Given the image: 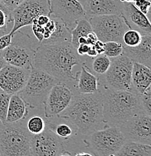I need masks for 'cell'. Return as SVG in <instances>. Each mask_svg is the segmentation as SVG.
<instances>
[{"label": "cell", "mask_w": 151, "mask_h": 156, "mask_svg": "<svg viewBox=\"0 0 151 156\" xmlns=\"http://www.w3.org/2000/svg\"><path fill=\"white\" fill-rule=\"evenodd\" d=\"M86 63L71 43L39 44L35 50L33 67L42 70L61 82L77 81L73 68Z\"/></svg>", "instance_id": "obj_1"}, {"label": "cell", "mask_w": 151, "mask_h": 156, "mask_svg": "<svg viewBox=\"0 0 151 156\" xmlns=\"http://www.w3.org/2000/svg\"><path fill=\"white\" fill-rule=\"evenodd\" d=\"M56 116L75 126L85 136L101 129L104 124L102 92L74 95L69 106Z\"/></svg>", "instance_id": "obj_2"}, {"label": "cell", "mask_w": 151, "mask_h": 156, "mask_svg": "<svg viewBox=\"0 0 151 156\" xmlns=\"http://www.w3.org/2000/svg\"><path fill=\"white\" fill-rule=\"evenodd\" d=\"M102 95V113L105 126L119 127L133 116L144 111L138 95L132 91L105 89Z\"/></svg>", "instance_id": "obj_3"}, {"label": "cell", "mask_w": 151, "mask_h": 156, "mask_svg": "<svg viewBox=\"0 0 151 156\" xmlns=\"http://www.w3.org/2000/svg\"><path fill=\"white\" fill-rule=\"evenodd\" d=\"M32 136L23 121L6 123L0 130V155L31 156Z\"/></svg>", "instance_id": "obj_4"}, {"label": "cell", "mask_w": 151, "mask_h": 156, "mask_svg": "<svg viewBox=\"0 0 151 156\" xmlns=\"http://www.w3.org/2000/svg\"><path fill=\"white\" fill-rule=\"evenodd\" d=\"M61 82L42 70L33 67L31 69L25 87L18 93L29 108L42 106L50 89Z\"/></svg>", "instance_id": "obj_5"}, {"label": "cell", "mask_w": 151, "mask_h": 156, "mask_svg": "<svg viewBox=\"0 0 151 156\" xmlns=\"http://www.w3.org/2000/svg\"><path fill=\"white\" fill-rule=\"evenodd\" d=\"M38 46L34 45L28 35L18 30L13 34L11 44L1 51L2 56L7 64L31 70Z\"/></svg>", "instance_id": "obj_6"}, {"label": "cell", "mask_w": 151, "mask_h": 156, "mask_svg": "<svg viewBox=\"0 0 151 156\" xmlns=\"http://www.w3.org/2000/svg\"><path fill=\"white\" fill-rule=\"evenodd\" d=\"M126 141L118 127L105 126L87 135L84 142L95 156L115 155Z\"/></svg>", "instance_id": "obj_7"}, {"label": "cell", "mask_w": 151, "mask_h": 156, "mask_svg": "<svg viewBox=\"0 0 151 156\" xmlns=\"http://www.w3.org/2000/svg\"><path fill=\"white\" fill-rule=\"evenodd\" d=\"M133 62L125 55L111 58V66L103 78L105 89L117 91H131V71Z\"/></svg>", "instance_id": "obj_8"}, {"label": "cell", "mask_w": 151, "mask_h": 156, "mask_svg": "<svg viewBox=\"0 0 151 156\" xmlns=\"http://www.w3.org/2000/svg\"><path fill=\"white\" fill-rule=\"evenodd\" d=\"M92 31L102 42L117 41L123 44V36L129 29L122 15L110 14L88 18Z\"/></svg>", "instance_id": "obj_9"}, {"label": "cell", "mask_w": 151, "mask_h": 156, "mask_svg": "<svg viewBox=\"0 0 151 156\" xmlns=\"http://www.w3.org/2000/svg\"><path fill=\"white\" fill-rule=\"evenodd\" d=\"M11 13L13 27L9 32L13 35L23 27L32 25L41 15L51 16L50 0H24Z\"/></svg>", "instance_id": "obj_10"}, {"label": "cell", "mask_w": 151, "mask_h": 156, "mask_svg": "<svg viewBox=\"0 0 151 156\" xmlns=\"http://www.w3.org/2000/svg\"><path fill=\"white\" fill-rule=\"evenodd\" d=\"M118 128L127 141L151 144V118L145 111L133 116Z\"/></svg>", "instance_id": "obj_11"}, {"label": "cell", "mask_w": 151, "mask_h": 156, "mask_svg": "<svg viewBox=\"0 0 151 156\" xmlns=\"http://www.w3.org/2000/svg\"><path fill=\"white\" fill-rule=\"evenodd\" d=\"M74 93L67 83L59 82L50 89L44 102V112L46 118L51 119L64 111L72 100Z\"/></svg>", "instance_id": "obj_12"}, {"label": "cell", "mask_w": 151, "mask_h": 156, "mask_svg": "<svg viewBox=\"0 0 151 156\" xmlns=\"http://www.w3.org/2000/svg\"><path fill=\"white\" fill-rule=\"evenodd\" d=\"M51 15L72 29L81 19H88L79 0H50Z\"/></svg>", "instance_id": "obj_13"}, {"label": "cell", "mask_w": 151, "mask_h": 156, "mask_svg": "<svg viewBox=\"0 0 151 156\" xmlns=\"http://www.w3.org/2000/svg\"><path fill=\"white\" fill-rule=\"evenodd\" d=\"M63 151L65 147L62 138L48 128L32 136L31 156H58Z\"/></svg>", "instance_id": "obj_14"}, {"label": "cell", "mask_w": 151, "mask_h": 156, "mask_svg": "<svg viewBox=\"0 0 151 156\" xmlns=\"http://www.w3.org/2000/svg\"><path fill=\"white\" fill-rule=\"evenodd\" d=\"M30 71L6 64L0 70V89L9 95L18 94L25 87Z\"/></svg>", "instance_id": "obj_15"}, {"label": "cell", "mask_w": 151, "mask_h": 156, "mask_svg": "<svg viewBox=\"0 0 151 156\" xmlns=\"http://www.w3.org/2000/svg\"><path fill=\"white\" fill-rule=\"evenodd\" d=\"M121 15L129 29L138 31L142 35H151L148 17L136 9L132 2H123Z\"/></svg>", "instance_id": "obj_16"}, {"label": "cell", "mask_w": 151, "mask_h": 156, "mask_svg": "<svg viewBox=\"0 0 151 156\" xmlns=\"http://www.w3.org/2000/svg\"><path fill=\"white\" fill-rule=\"evenodd\" d=\"M87 17L117 14L121 15L123 2L120 0H79Z\"/></svg>", "instance_id": "obj_17"}, {"label": "cell", "mask_w": 151, "mask_h": 156, "mask_svg": "<svg viewBox=\"0 0 151 156\" xmlns=\"http://www.w3.org/2000/svg\"><path fill=\"white\" fill-rule=\"evenodd\" d=\"M123 54L134 62L151 67V35H142L141 43L135 47L123 45Z\"/></svg>", "instance_id": "obj_18"}, {"label": "cell", "mask_w": 151, "mask_h": 156, "mask_svg": "<svg viewBox=\"0 0 151 156\" xmlns=\"http://www.w3.org/2000/svg\"><path fill=\"white\" fill-rule=\"evenodd\" d=\"M150 68L133 62L131 71V91L137 95H141L147 88L150 87Z\"/></svg>", "instance_id": "obj_19"}, {"label": "cell", "mask_w": 151, "mask_h": 156, "mask_svg": "<svg viewBox=\"0 0 151 156\" xmlns=\"http://www.w3.org/2000/svg\"><path fill=\"white\" fill-rule=\"evenodd\" d=\"M28 106L23 99L18 94L11 95L6 117V123H16L23 121L28 116Z\"/></svg>", "instance_id": "obj_20"}, {"label": "cell", "mask_w": 151, "mask_h": 156, "mask_svg": "<svg viewBox=\"0 0 151 156\" xmlns=\"http://www.w3.org/2000/svg\"><path fill=\"white\" fill-rule=\"evenodd\" d=\"M77 92L79 93L90 94L99 92V77L90 72L86 63L81 66L77 72Z\"/></svg>", "instance_id": "obj_21"}, {"label": "cell", "mask_w": 151, "mask_h": 156, "mask_svg": "<svg viewBox=\"0 0 151 156\" xmlns=\"http://www.w3.org/2000/svg\"><path fill=\"white\" fill-rule=\"evenodd\" d=\"M56 22V28L50 37L47 40H44L40 44H54L71 43V29H69L59 19L54 17Z\"/></svg>", "instance_id": "obj_22"}, {"label": "cell", "mask_w": 151, "mask_h": 156, "mask_svg": "<svg viewBox=\"0 0 151 156\" xmlns=\"http://www.w3.org/2000/svg\"><path fill=\"white\" fill-rule=\"evenodd\" d=\"M115 156H151L150 145L126 140Z\"/></svg>", "instance_id": "obj_23"}, {"label": "cell", "mask_w": 151, "mask_h": 156, "mask_svg": "<svg viewBox=\"0 0 151 156\" xmlns=\"http://www.w3.org/2000/svg\"><path fill=\"white\" fill-rule=\"evenodd\" d=\"M92 31V27H91L88 19H81L77 21V24L71 30V42L74 48H77L78 46L77 41L81 37H87V35Z\"/></svg>", "instance_id": "obj_24"}, {"label": "cell", "mask_w": 151, "mask_h": 156, "mask_svg": "<svg viewBox=\"0 0 151 156\" xmlns=\"http://www.w3.org/2000/svg\"><path fill=\"white\" fill-rule=\"evenodd\" d=\"M111 66V58L105 56L104 53L97 55L95 57L93 58V61L92 62V70L95 73L103 75L107 72V71Z\"/></svg>", "instance_id": "obj_25"}, {"label": "cell", "mask_w": 151, "mask_h": 156, "mask_svg": "<svg viewBox=\"0 0 151 156\" xmlns=\"http://www.w3.org/2000/svg\"><path fill=\"white\" fill-rule=\"evenodd\" d=\"M47 125L49 129L60 138L66 139L73 134L72 128L67 123H55L54 122H48Z\"/></svg>", "instance_id": "obj_26"}, {"label": "cell", "mask_w": 151, "mask_h": 156, "mask_svg": "<svg viewBox=\"0 0 151 156\" xmlns=\"http://www.w3.org/2000/svg\"><path fill=\"white\" fill-rule=\"evenodd\" d=\"M26 127L31 134L36 135L45 131L46 128V123L41 116H34L29 119Z\"/></svg>", "instance_id": "obj_27"}, {"label": "cell", "mask_w": 151, "mask_h": 156, "mask_svg": "<svg viewBox=\"0 0 151 156\" xmlns=\"http://www.w3.org/2000/svg\"><path fill=\"white\" fill-rule=\"evenodd\" d=\"M142 35L133 29H128L123 36V45L126 47H135L141 43Z\"/></svg>", "instance_id": "obj_28"}, {"label": "cell", "mask_w": 151, "mask_h": 156, "mask_svg": "<svg viewBox=\"0 0 151 156\" xmlns=\"http://www.w3.org/2000/svg\"><path fill=\"white\" fill-rule=\"evenodd\" d=\"M123 44L117 41L105 42L104 54L108 58H115L123 54Z\"/></svg>", "instance_id": "obj_29"}, {"label": "cell", "mask_w": 151, "mask_h": 156, "mask_svg": "<svg viewBox=\"0 0 151 156\" xmlns=\"http://www.w3.org/2000/svg\"><path fill=\"white\" fill-rule=\"evenodd\" d=\"M11 95L0 89V120L4 125L6 123V117Z\"/></svg>", "instance_id": "obj_30"}, {"label": "cell", "mask_w": 151, "mask_h": 156, "mask_svg": "<svg viewBox=\"0 0 151 156\" xmlns=\"http://www.w3.org/2000/svg\"><path fill=\"white\" fill-rule=\"evenodd\" d=\"M10 23H13L11 11L0 2V29L8 27Z\"/></svg>", "instance_id": "obj_31"}, {"label": "cell", "mask_w": 151, "mask_h": 156, "mask_svg": "<svg viewBox=\"0 0 151 156\" xmlns=\"http://www.w3.org/2000/svg\"><path fill=\"white\" fill-rule=\"evenodd\" d=\"M139 99L144 111L149 115L151 114V88L149 87L141 95H138Z\"/></svg>", "instance_id": "obj_32"}, {"label": "cell", "mask_w": 151, "mask_h": 156, "mask_svg": "<svg viewBox=\"0 0 151 156\" xmlns=\"http://www.w3.org/2000/svg\"><path fill=\"white\" fill-rule=\"evenodd\" d=\"M132 3L135 6L136 9H138L141 12H142L145 15L148 16L149 10L151 6L150 0H134Z\"/></svg>", "instance_id": "obj_33"}, {"label": "cell", "mask_w": 151, "mask_h": 156, "mask_svg": "<svg viewBox=\"0 0 151 156\" xmlns=\"http://www.w3.org/2000/svg\"><path fill=\"white\" fill-rule=\"evenodd\" d=\"M31 26H32V32L38 40V44H40L44 40V32H45L44 27H41L37 23H32Z\"/></svg>", "instance_id": "obj_34"}, {"label": "cell", "mask_w": 151, "mask_h": 156, "mask_svg": "<svg viewBox=\"0 0 151 156\" xmlns=\"http://www.w3.org/2000/svg\"><path fill=\"white\" fill-rule=\"evenodd\" d=\"M55 28H56V22L54 19H51L49 20V22L44 27L45 29V32H44V40H47L50 37V35L54 32ZM43 40V41H44Z\"/></svg>", "instance_id": "obj_35"}, {"label": "cell", "mask_w": 151, "mask_h": 156, "mask_svg": "<svg viewBox=\"0 0 151 156\" xmlns=\"http://www.w3.org/2000/svg\"><path fill=\"white\" fill-rule=\"evenodd\" d=\"M12 36L13 35L9 32V33L0 37V51H2L11 44Z\"/></svg>", "instance_id": "obj_36"}, {"label": "cell", "mask_w": 151, "mask_h": 156, "mask_svg": "<svg viewBox=\"0 0 151 156\" xmlns=\"http://www.w3.org/2000/svg\"><path fill=\"white\" fill-rule=\"evenodd\" d=\"M23 1L24 0H0V2L2 3L11 12Z\"/></svg>", "instance_id": "obj_37"}, {"label": "cell", "mask_w": 151, "mask_h": 156, "mask_svg": "<svg viewBox=\"0 0 151 156\" xmlns=\"http://www.w3.org/2000/svg\"><path fill=\"white\" fill-rule=\"evenodd\" d=\"M90 45L87 44H79L77 46V48H76V51H77V53L81 56H84L85 55H87V52L90 50Z\"/></svg>", "instance_id": "obj_38"}, {"label": "cell", "mask_w": 151, "mask_h": 156, "mask_svg": "<svg viewBox=\"0 0 151 156\" xmlns=\"http://www.w3.org/2000/svg\"><path fill=\"white\" fill-rule=\"evenodd\" d=\"M50 20V16L48 15H41L37 17L32 23H37L41 27H45Z\"/></svg>", "instance_id": "obj_39"}, {"label": "cell", "mask_w": 151, "mask_h": 156, "mask_svg": "<svg viewBox=\"0 0 151 156\" xmlns=\"http://www.w3.org/2000/svg\"><path fill=\"white\" fill-rule=\"evenodd\" d=\"M92 47L96 50L98 54H102L104 53V49H105V43L104 42L98 40Z\"/></svg>", "instance_id": "obj_40"}, {"label": "cell", "mask_w": 151, "mask_h": 156, "mask_svg": "<svg viewBox=\"0 0 151 156\" xmlns=\"http://www.w3.org/2000/svg\"><path fill=\"white\" fill-rule=\"evenodd\" d=\"M98 41V38H97L96 35L93 32H90L87 35V44H89L90 46H93L94 44Z\"/></svg>", "instance_id": "obj_41"}, {"label": "cell", "mask_w": 151, "mask_h": 156, "mask_svg": "<svg viewBox=\"0 0 151 156\" xmlns=\"http://www.w3.org/2000/svg\"><path fill=\"white\" fill-rule=\"evenodd\" d=\"M87 55L89 56V57L94 58V57H95V56H96L97 55H99V54H98V53H97L96 50H95V49H94L93 47L91 46L90 48V50H89L88 52H87Z\"/></svg>", "instance_id": "obj_42"}, {"label": "cell", "mask_w": 151, "mask_h": 156, "mask_svg": "<svg viewBox=\"0 0 151 156\" xmlns=\"http://www.w3.org/2000/svg\"><path fill=\"white\" fill-rule=\"evenodd\" d=\"M6 64H7V63L5 62V59H4V58H3L2 56L1 51H0V70H1L2 68L4 67V66H5Z\"/></svg>", "instance_id": "obj_43"}, {"label": "cell", "mask_w": 151, "mask_h": 156, "mask_svg": "<svg viewBox=\"0 0 151 156\" xmlns=\"http://www.w3.org/2000/svg\"><path fill=\"white\" fill-rule=\"evenodd\" d=\"M9 29H8V27H6V28H4V29H0V37L2 36V35H5V34L9 33Z\"/></svg>", "instance_id": "obj_44"}, {"label": "cell", "mask_w": 151, "mask_h": 156, "mask_svg": "<svg viewBox=\"0 0 151 156\" xmlns=\"http://www.w3.org/2000/svg\"><path fill=\"white\" fill-rule=\"evenodd\" d=\"M75 156H93L91 155L90 153H87V152H79V153H77Z\"/></svg>", "instance_id": "obj_45"}, {"label": "cell", "mask_w": 151, "mask_h": 156, "mask_svg": "<svg viewBox=\"0 0 151 156\" xmlns=\"http://www.w3.org/2000/svg\"><path fill=\"white\" fill-rule=\"evenodd\" d=\"M58 156H72V155H71L69 152H67L66 150H65V151H63L62 153L59 154V155Z\"/></svg>", "instance_id": "obj_46"}, {"label": "cell", "mask_w": 151, "mask_h": 156, "mask_svg": "<svg viewBox=\"0 0 151 156\" xmlns=\"http://www.w3.org/2000/svg\"><path fill=\"white\" fill-rule=\"evenodd\" d=\"M121 2H132L134 0H120Z\"/></svg>", "instance_id": "obj_47"}, {"label": "cell", "mask_w": 151, "mask_h": 156, "mask_svg": "<svg viewBox=\"0 0 151 156\" xmlns=\"http://www.w3.org/2000/svg\"><path fill=\"white\" fill-rule=\"evenodd\" d=\"M4 126H5V125L3 124V122H2L1 120H0V130H1L2 128H3V127H4Z\"/></svg>", "instance_id": "obj_48"}, {"label": "cell", "mask_w": 151, "mask_h": 156, "mask_svg": "<svg viewBox=\"0 0 151 156\" xmlns=\"http://www.w3.org/2000/svg\"><path fill=\"white\" fill-rule=\"evenodd\" d=\"M0 156H2V155H0Z\"/></svg>", "instance_id": "obj_49"}, {"label": "cell", "mask_w": 151, "mask_h": 156, "mask_svg": "<svg viewBox=\"0 0 151 156\" xmlns=\"http://www.w3.org/2000/svg\"></svg>", "instance_id": "obj_50"}]
</instances>
